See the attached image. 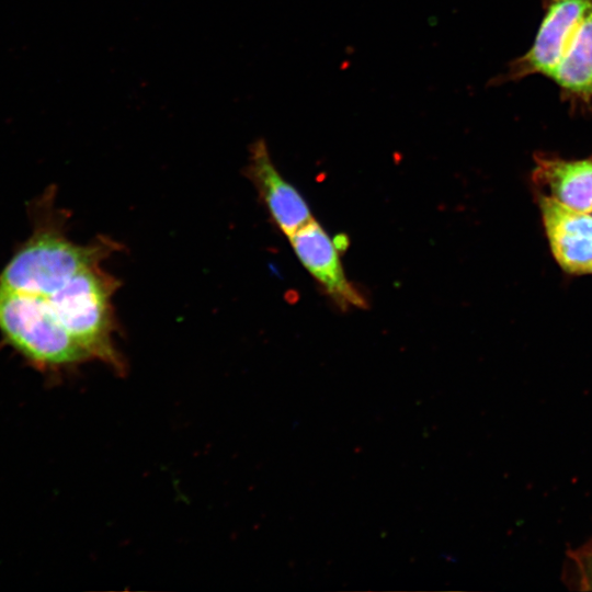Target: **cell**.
Masks as SVG:
<instances>
[{
    "label": "cell",
    "mask_w": 592,
    "mask_h": 592,
    "mask_svg": "<svg viewBox=\"0 0 592 592\" xmlns=\"http://www.w3.org/2000/svg\"><path fill=\"white\" fill-rule=\"evenodd\" d=\"M117 248V243L104 237L80 246L67 238L59 223H41L4 266L0 283L47 297L81 270L101 264Z\"/></svg>",
    "instance_id": "obj_1"
},
{
    "label": "cell",
    "mask_w": 592,
    "mask_h": 592,
    "mask_svg": "<svg viewBox=\"0 0 592 592\" xmlns=\"http://www.w3.org/2000/svg\"><path fill=\"white\" fill-rule=\"evenodd\" d=\"M118 286L116 277L106 273L101 264H94L78 272L62 287L44 298L92 360H99L123 374L126 364L113 341L116 323L112 297Z\"/></svg>",
    "instance_id": "obj_2"
},
{
    "label": "cell",
    "mask_w": 592,
    "mask_h": 592,
    "mask_svg": "<svg viewBox=\"0 0 592 592\" xmlns=\"http://www.w3.org/2000/svg\"><path fill=\"white\" fill-rule=\"evenodd\" d=\"M0 332L31 364L58 371L92 360L46 298L0 283Z\"/></svg>",
    "instance_id": "obj_3"
},
{
    "label": "cell",
    "mask_w": 592,
    "mask_h": 592,
    "mask_svg": "<svg viewBox=\"0 0 592 592\" xmlns=\"http://www.w3.org/2000/svg\"><path fill=\"white\" fill-rule=\"evenodd\" d=\"M288 240L299 262L341 310L367 307L366 298L344 272L340 249L318 221L311 219Z\"/></svg>",
    "instance_id": "obj_4"
},
{
    "label": "cell",
    "mask_w": 592,
    "mask_h": 592,
    "mask_svg": "<svg viewBox=\"0 0 592 592\" xmlns=\"http://www.w3.org/2000/svg\"><path fill=\"white\" fill-rule=\"evenodd\" d=\"M544 9L533 44L524 55L512 61L503 81L533 75L549 78L570 34L592 11V0H545Z\"/></svg>",
    "instance_id": "obj_5"
},
{
    "label": "cell",
    "mask_w": 592,
    "mask_h": 592,
    "mask_svg": "<svg viewBox=\"0 0 592 592\" xmlns=\"http://www.w3.org/2000/svg\"><path fill=\"white\" fill-rule=\"evenodd\" d=\"M244 174L273 223L285 236L289 237L314 219L303 195L276 169L264 139L251 144Z\"/></svg>",
    "instance_id": "obj_6"
},
{
    "label": "cell",
    "mask_w": 592,
    "mask_h": 592,
    "mask_svg": "<svg viewBox=\"0 0 592 592\" xmlns=\"http://www.w3.org/2000/svg\"><path fill=\"white\" fill-rule=\"evenodd\" d=\"M550 250L569 274H592V214L579 212L537 193Z\"/></svg>",
    "instance_id": "obj_7"
},
{
    "label": "cell",
    "mask_w": 592,
    "mask_h": 592,
    "mask_svg": "<svg viewBox=\"0 0 592 592\" xmlns=\"http://www.w3.org/2000/svg\"><path fill=\"white\" fill-rule=\"evenodd\" d=\"M532 181L539 194L572 209L592 213V153L583 159H562L538 153Z\"/></svg>",
    "instance_id": "obj_8"
},
{
    "label": "cell",
    "mask_w": 592,
    "mask_h": 592,
    "mask_svg": "<svg viewBox=\"0 0 592 592\" xmlns=\"http://www.w3.org/2000/svg\"><path fill=\"white\" fill-rule=\"evenodd\" d=\"M549 78L573 109L592 111V11L570 34Z\"/></svg>",
    "instance_id": "obj_9"
},
{
    "label": "cell",
    "mask_w": 592,
    "mask_h": 592,
    "mask_svg": "<svg viewBox=\"0 0 592 592\" xmlns=\"http://www.w3.org/2000/svg\"><path fill=\"white\" fill-rule=\"evenodd\" d=\"M562 580L569 589L592 591V536L567 550Z\"/></svg>",
    "instance_id": "obj_10"
},
{
    "label": "cell",
    "mask_w": 592,
    "mask_h": 592,
    "mask_svg": "<svg viewBox=\"0 0 592 592\" xmlns=\"http://www.w3.org/2000/svg\"><path fill=\"white\" fill-rule=\"evenodd\" d=\"M592 214V213H591Z\"/></svg>",
    "instance_id": "obj_11"
}]
</instances>
